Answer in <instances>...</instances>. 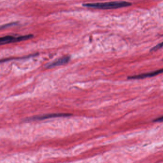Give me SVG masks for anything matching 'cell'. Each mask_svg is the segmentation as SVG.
<instances>
[{
    "label": "cell",
    "mask_w": 163,
    "mask_h": 163,
    "mask_svg": "<svg viewBox=\"0 0 163 163\" xmlns=\"http://www.w3.org/2000/svg\"><path fill=\"white\" fill-rule=\"evenodd\" d=\"M132 3L127 2H111L107 3H84L83 6L88 8H95L98 9H114L131 6Z\"/></svg>",
    "instance_id": "cell-1"
},
{
    "label": "cell",
    "mask_w": 163,
    "mask_h": 163,
    "mask_svg": "<svg viewBox=\"0 0 163 163\" xmlns=\"http://www.w3.org/2000/svg\"><path fill=\"white\" fill-rule=\"evenodd\" d=\"M33 37V35L32 34L19 36L18 37H13L12 36H6L5 37L0 38V45H5V44H10V43H12L26 40L30 39Z\"/></svg>",
    "instance_id": "cell-2"
},
{
    "label": "cell",
    "mask_w": 163,
    "mask_h": 163,
    "mask_svg": "<svg viewBox=\"0 0 163 163\" xmlns=\"http://www.w3.org/2000/svg\"><path fill=\"white\" fill-rule=\"evenodd\" d=\"M71 115L69 114H52L48 115H41L36 116L29 118L26 119V121H33L36 120H42L57 117H69Z\"/></svg>",
    "instance_id": "cell-3"
},
{
    "label": "cell",
    "mask_w": 163,
    "mask_h": 163,
    "mask_svg": "<svg viewBox=\"0 0 163 163\" xmlns=\"http://www.w3.org/2000/svg\"><path fill=\"white\" fill-rule=\"evenodd\" d=\"M163 73V69L149 72V73H144V74H139V75H134V76H129L127 78L128 79H144L148 78L151 77H155L159 74Z\"/></svg>",
    "instance_id": "cell-4"
},
{
    "label": "cell",
    "mask_w": 163,
    "mask_h": 163,
    "mask_svg": "<svg viewBox=\"0 0 163 163\" xmlns=\"http://www.w3.org/2000/svg\"><path fill=\"white\" fill-rule=\"evenodd\" d=\"M70 59L71 58L70 56H66L65 57H62V58L54 60L52 63L48 64L46 67L47 69H51V68H53L54 67H58V66L65 65L70 61Z\"/></svg>",
    "instance_id": "cell-5"
},
{
    "label": "cell",
    "mask_w": 163,
    "mask_h": 163,
    "mask_svg": "<svg viewBox=\"0 0 163 163\" xmlns=\"http://www.w3.org/2000/svg\"><path fill=\"white\" fill-rule=\"evenodd\" d=\"M162 47H163V42L161 43H160V44L156 45V46L153 47V48H152L150 49V51H152V52H153V51H156L158 50L159 49L161 48Z\"/></svg>",
    "instance_id": "cell-6"
},
{
    "label": "cell",
    "mask_w": 163,
    "mask_h": 163,
    "mask_svg": "<svg viewBox=\"0 0 163 163\" xmlns=\"http://www.w3.org/2000/svg\"><path fill=\"white\" fill-rule=\"evenodd\" d=\"M16 23H17L15 22L10 23H7V24L2 25V26H0V30L6 28L12 27V26L15 25Z\"/></svg>",
    "instance_id": "cell-7"
},
{
    "label": "cell",
    "mask_w": 163,
    "mask_h": 163,
    "mask_svg": "<svg viewBox=\"0 0 163 163\" xmlns=\"http://www.w3.org/2000/svg\"><path fill=\"white\" fill-rule=\"evenodd\" d=\"M154 122H163V116L160 117L154 120Z\"/></svg>",
    "instance_id": "cell-8"
},
{
    "label": "cell",
    "mask_w": 163,
    "mask_h": 163,
    "mask_svg": "<svg viewBox=\"0 0 163 163\" xmlns=\"http://www.w3.org/2000/svg\"></svg>",
    "instance_id": "cell-9"
}]
</instances>
